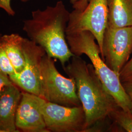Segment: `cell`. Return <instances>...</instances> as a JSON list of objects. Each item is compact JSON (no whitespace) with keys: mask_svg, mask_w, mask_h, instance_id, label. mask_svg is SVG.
Instances as JSON below:
<instances>
[{"mask_svg":"<svg viewBox=\"0 0 132 132\" xmlns=\"http://www.w3.org/2000/svg\"><path fill=\"white\" fill-rule=\"evenodd\" d=\"M70 12L62 1L44 10H35L31 18L23 21V30L28 39L42 47L47 55L58 60L63 68L75 55L66 39Z\"/></svg>","mask_w":132,"mask_h":132,"instance_id":"1","label":"cell"},{"mask_svg":"<svg viewBox=\"0 0 132 132\" xmlns=\"http://www.w3.org/2000/svg\"><path fill=\"white\" fill-rule=\"evenodd\" d=\"M63 69L76 82L78 97L86 116L85 132L103 122L120 108L105 88L92 64L74 55Z\"/></svg>","mask_w":132,"mask_h":132,"instance_id":"2","label":"cell"},{"mask_svg":"<svg viewBox=\"0 0 132 132\" xmlns=\"http://www.w3.org/2000/svg\"><path fill=\"white\" fill-rule=\"evenodd\" d=\"M66 35L71 52L77 56L85 54L89 57L100 80L118 106L132 113V102L123 87L119 75L111 70L102 58L93 34L89 31H82Z\"/></svg>","mask_w":132,"mask_h":132,"instance_id":"3","label":"cell"},{"mask_svg":"<svg viewBox=\"0 0 132 132\" xmlns=\"http://www.w3.org/2000/svg\"><path fill=\"white\" fill-rule=\"evenodd\" d=\"M42 98L67 107L81 105L74 79L62 76L53 58L45 54L41 66Z\"/></svg>","mask_w":132,"mask_h":132,"instance_id":"4","label":"cell"},{"mask_svg":"<svg viewBox=\"0 0 132 132\" xmlns=\"http://www.w3.org/2000/svg\"><path fill=\"white\" fill-rule=\"evenodd\" d=\"M108 12V0H89L84 10H74L70 12L66 33L90 31L96 39L101 55Z\"/></svg>","mask_w":132,"mask_h":132,"instance_id":"5","label":"cell"},{"mask_svg":"<svg viewBox=\"0 0 132 132\" xmlns=\"http://www.w3.org/2000/svg\"><path fill=\"white\" fill-rule=\"evenodd\" d=\"M38 105L49 132H84L86 116L82 105L67 107L37 96Z\"/></svg>","mask_w":132,"mask_h":132,"instance_id":"6","label":"cell"},{"mask_svg":"<svg viewBox=\"0 0 132 132\" xmlns=\"http://www.w3.org/2000/svg\"><path fill=\"white\" fill-rule=\"evenodd\" d=\"M23 51L25 65L19 73L10 76L11 80L22 91L42 98L41 66L45 50L28 38H24Z\"/></svg>","mask_w":132,"mask_h":132,"instance_id":"7","label":"cell"},{"mask_svg":"<svg viewBox=\"0 0 132 132\" xmlns=\"http://www.w3.org/2000/svg\"><path fill=\"white\" fill-rule=\"evenodd\" d=\"M132 53V27L107 28L101 56L106 65L119 75Z\"/></svg>","mask_w":132,"mask_h":132,"instance_id":"8","label":"cell"},{"mask_svg":"<svg viewBox=\"0 0 132 132\" xmlns=\"http://www.w3.org/2000/svg\"><path fill=\"white\" fill-rule=\"evenodd\" d=\"M19 132H50L39 108L37 96L22 91L16 116Z\"/></svg>","mask_w":132,"mask_h":132,"instance_id":"9","label":"cell"},{"mask_svg":"<svg viewBox=\"0 0 132 132\" xmlns=\"http://www.w3.org/2000/svg\"><path fill=\"white\" fill-rule=\"evenodd\" d=\"M22 90L14 83L0 94V132H19L16 116Z\"/></svg>","mask_w":132,"mask_h":132,"instance_id":"10","label":"cell"},{"mask_svg":"<svg viewBox=\"0 0 132 132\" xmlns=\"http://www.w3.org/2000/svg\"><path fill=\"white\" fill-rule=\"evenodd\" d=\"M107 28L132 27V0H108Z\"/></svg>","mask_w":132,"mask_h":132,"instance_id":"11","label":"cell"},{"mask_svg":"<svg viewBox=\"0 0 132 132\" xmlns=\"http://www.w3.org/2000/svg\"><path fill=\"white\" fill-rule=\"evenodd\" d=\"M24 39L17 33L2 35L0 37V41L14 67L16 73L21 72L25 65Z\"/></svg>","mask_w":132,"mask_h":132,"instance_id":"12","label":"cell"},{"mask_svg":"<svg viewBox=\"0 0 132 132\" xmlns=\"http://www.w3.org/2000/svg\"><path fill=\"white\" fill-rule=\"evenodd\" d=\"M109 118L119 127L127 132H132V113L121 108L111 113Z\"/></svg>","mask_w":132,"mask_h":132,"instance_id":"13","label":"cell"},{"mask_svg":"<svg viewBox=\"0 0 132 132\" xmlns=\"http://www.w3.org/2000/svg\"><path fill=\"white\" fill-rule=\"evenodd\" d=\"M0 70L7 76H12L16 73L14 67L10 61L0 41Z\"/></svg>","mask_w":132,"mask_h":132,"instance_id":"14","label":"cell"},{"mask_svg":"<svg viewBox=\"0 0 132 132\" xmlns=\"http://www.w3.org/2000/svg\"><path fill=\"white\" fill-rule=\"evenodd\" d=\"M119 76L121 83H132V57L123 67L119 73Z\"/></svg>","mask_w":132,"mask_h":132,"instance_id":"15","label":"cell"},{"mask_svg":"<svg viewBox=\"0 0 132 132\" xmlns=\"http://www.w3.org/2000/svg\"><path fill=\"white\" fill-rule=\"evenodd\" d=\"M13 84L10 76L0 70V94L7 87Z\"/></svg>","mask_w":132,"mask_h":132,"instance_id":"16","label":"cell"},{"mask_svg":"<svg viewBox=\"0 0 132 132\" xmlns=\"http://www.w3.org/2000/svg\"><path fill=\"white\" fill-rule=\"evenodd\" d=\"M11 0H0V9L4 10L10 16H14L15 12L11 5Z\"/></svg>","mask_w":132,"mask_h":132,"instance_id":"17","label":"cell"},{"mask_svg":"<svg viewBox=\"0 0 132 132\" xmlns=\"http://www.w3.org/2000/svg\"><path fill=\"white\" fill-rule=\"evenodd\" d=\"M123 87L129 96L132 103V83L129 82L122 83Z\"/></svg>","mask_w":132,"mask_h":132,"instance_id":"18","label":"cell"},{"mask_svg":"<svg viewBox=\"0 0 132 132\" xmlns=\"http://www.w3.org/2000/svg\"><path fill=\"white\" fill-rule=\"evenodd\" d=\"M89 0H83L81 3L80 4L78 5L77 7L74 9V10H82L85 9L87 5L88 4Z\"/></svg>","mask_w":132,"mask_h":132,"instance_id":"19","label":"cell"},{"mask_svg":"<svg viewBox=\"0 0 132 132\" xmlns=\"http://www.w3.org/2000/svg\"><path fill=\"white\" fill-rule=\"evenodd\" d=\"M71 4L72 5V6L74 9H76L77 6L80 4V3L83 0H70Z\"/></svg>","mask_w":132,"mask_h":132,"instance_id":"20","label":"cell"},{"mask_svg":"<svg viewBox=\"0 0 132 132\" xmlns=\"http://www.w3.org/2000/svg\"><path fill=\"white\" fill-rule=\"evenodd\" d=\"M30 0H21V1L23 3H27L29 1H30Z\"/></svg>","mask_w":132,"mask_h":132,"instance_id":"21","label":"cell"},{"mask_svg":"<svg viewBox=\"0 0 132 132\" xmlns=\"http://www.w3.org/2000/svg\"><path fill=\"white\" fill-rule=\"evenodd\" d=\"M2 35V34L1 33V30H0V37H1Z\"/></svg>","mask_w":132,"mask_h":132,"instance_id":"22","label":"cell"}]
</instances>
